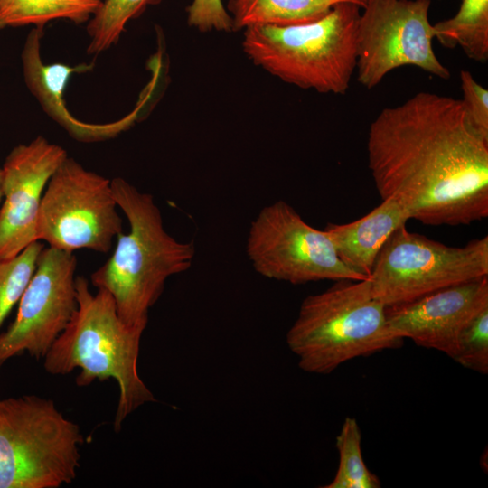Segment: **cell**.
<instances>
[{
  "instance_id": "1",
  "label": "cell",
  "mask_w": 488,
  "mask_h": 488,
  "mask_svg": "<svg viewBox=\"0 0 488 488\" xmlns=\"http://www.w3.org/2000/svg\"><path fill=\"white\" fill-rule=\"evenodd\" d=\"M368 166L382 200L427 225H467L488 216V141L461 99L420 91L384 108L367 137Z\"/></svg>"
},
{
  "instance_id": "2",
  "label": "cell",
  "mask_w": 488,
  "mask_h": 488,
  "mask_svg": "<svg viewBox=\"0 0 488 488\" xmlns=\"http://www.w3.org/2000/svg\"><path fill=\"white\" fill-rule=\"evenodd\" d=\"M77 308L62 333L43 357L52 375L80 370L76 384L116 380L119 389L114 429L139 407L156 399L137 371L140 343L146 325H128L117 314L112 296L104 289L94 294L89 280L75 278Z\"/></svg>"
},
{
  "instance_id": "3",
  "label": "cell",
  "mask_w": 488,
  "mask_h": 488,
  "mask_svg": "<svg viewBox=\"0 0 488 488\" xmlns=\"http://www.w3.org/2000/svg\"><path fill=\"white\" fill-rule=\"evenodd\" d=\"M110 184L130 230L117 237L113 254L91 274L90 283L112 296L125 324L147 325L149 310L167 279L192 267L195 245L179 241L166 231L150 193L139 192L121 177L110 180Z\"/></svg>"
},
{
  "instance_id": "4",
  "label": "cell",
  "mask_w": 488,
  "mask_h": 488,
  "mask_svg": "<svg viewBox=\"0 0 488 488\" xmlns=\"http://www.w3.org/2000/svg\"><path fill=\"white\" fill-rule=\"evenodd\" d=\"M361 7L335 5L317 21L243 30L242 49L257 66L286 83L320 93L345 94L357 63Z\"/></svg>"
},
{
  "instance_id": "5",
  "label": "cell",
  "mask_w": 488,
  "mask_h": 488,
  "mask_svg": "<svg viewBox=\"0 0 488 488\" xmlns=\"http://www.w3.org/2000/svg\"><path fill=\"white\" fill-rule=\"evenodd\" d=\"M386 308L368 278L335 281L303 300L286 333L287 347L302 371L323 375L352 359L399 348L403 340L391 333Z\"/></svg>"
},
{
  "instance_id": "6",
  "label": "cell",
  "mask_w": 488,
  "mask_h": 488,
  "mask_svg": "<svg viewBox=\"0 0 488 488\" xmlns=\"http://www.w3.org/2000/svg\"><path fill=\"white\" fill-rule=\"evenodd\" d=\"M83 442L80 426L52 399L0 397V488H59L71 483Z\"/></svg>"
},
{
  "instance_id": "7",
  "label": "cell",
  "mask_w": 488,
  "mask_h": 488,
  "mask_svg": "<svg viewBox=\"0 0 488 488\" xmlns=\"http://www.w3.org/2000/svg\"><path fill=\"white\" fill-rule=\"evenodd\" d=\"M488 276V237L449 247L400 226L381 248L368 277L386 307Z\"/></svg>"
},
{
  "instance_id": "8",
  "label": "cell",
  "mask_w": 488,
  "mask_h": 488,
  "mask_svg": "<svg viewBox=\"0 0 488 488\" xmlns=\"http://www.w3.org/2000/svg\"><path fill=\"white\" fill-rule=\"evenodd\" d=\"M117 207L110 180L68 156L43 192L38 240L68 252L87 249L108 253L123 230Z\"/></svg>"
},
{
  "instance_id": "9",
  "label": "cell",
  "mask_w": 488,
  "mask_h": 488,
  "mask_svg": "<svg viewBox=\"0 0 488 488\" xmlns=\"http://www.w3.org/2000/svg\"><path fill=\"white\" fill-rule=\"evenodd\" d=\"M246 253L259 275L293 285L368 278L340 258L324 230L310 226L282 200L263 207L251 221Z\"/></svg>"
},
{
  "instance_id": "10",
  "label": "cell",
  "mask_w": 488,
  "mask_h": 488,
  "mask_svg": "<svg viewBox=\"0 0 488 488\" xmlns=\"http://www.w3.org/2000/svg\"><path fill=\"white\" fill-rule=\"evenodd\" d=\"M431 0H367L357 26V80L368 89L391 70L415 66L440 79L451 73L433 50Z\"/></svg>"
},
{
  "instance_id": "11",
  "label": "cell",
  "mask_w": 488,
  "mask_h": 488,
  "mask_svg": "<svg viewBox=\"0 0 488 488\" xmlns=\"http://www.w3.org/2000/svg\"><path fill=\"white\" fill-rule=\"evenodd\" d=\"M76 268L73 252L42 249L15 318L0 333V369L24 352L35 359L46 355L77 308Z\"/></svg>"
},
{
  "instance_id": "12",
  "label": "cell",
  "mask_w": 488,
  "mask_h": 488,
  "mask_svg": "<svg viewBox=\"0 0 488 488\" xmlns=\"http://www.w3.org/2000/svg\"><path fill=\"white\" fill-rule=\"evenodd\" d=\"M68 157L65 149L38 136L12 149L1 168L0 260L38 240L37 221L44 189Z\"/></svg>"
},
{
  "instance_id": "13",
  "label": "cell",
  "mask_w": 488,
  "mask_h": 488,
  "mask_svg": "<svg viewBox=\"0 0 488 488\" xmlns=\"http://www.w3.org/2000/svg\"><path fill=\"white\" fill-rule=\"evenodd\" d=\"M485 306L488 276L387 307L386 316L395 336L453 358L462 330Z\"/></svg>"
},
{
  "instance_id": "14",
  "label": "cell",
  "mask_w": 488,
  "mask_h": 488,
  "mask_svg": "<svg viewBox=\"0 0 488 488\" xmlns=\"http://www.w3.org/2000/svg\"><path fill=\"white\" fill-rule=\"evenodd\" d=\"M42 35L43 27H34L25 39L21 53L24 82L44 112L70 136L80 142L107 140L127 130L138 119L139 107L125 117L107 124L87 123L73 117L64 101L65 88L73 73L90 70L93 64H45L41 55Z\"/></svg>"
},
{
  "instance_id": "15",
  "label": "cell",
  "mask_w": 488,
  "mask_h": 488,
  "mask_svg": "<svg viewBox=\"0 0 488 488\" xmlns=\"http://www.w3.org/2000/svg\"><path fill=\"white\" fill-rule=\"evenodd\" d=\"M410 220L408 211L395 200L385 199L365 216L324 229L340 258L369 277L376 258L389 238Z\"/></svg>"
},
{
  "instance_id": "16",
  "label": "cell",
  "mask_w": 488,
  "mask_h": 488,
  "mask_svg": "<svg viewBox=\"0 0 488 488\" xmlns=\"http://www.w3.org/2000/svg\"><path fill=\"white\" fill-rule=\"evenodd\" d=\"M367 0H229L227 11L233 31L253 25L288 26L309 23L324 17L337 4L364 6Z\"/></svg>"
},
{
  "instance_id": "17",
  "label": "cell",
  "mask_w": 488,
  "mask_h": 488,
  "mask_svg": "<svg viewBox=\"0 0 488 488\" xmlns=\"http://www.w3.org/2000/svg\"><path fill=\"white\" fill-rule=\"evenodd\" d=\"M434 35L447 48L460 46L478 62L488 59V0H462L457 13L433 24Z\"/></svg>"
},
{
  "instance_id": "18",
  "label": "cell",
  "mask_w": 488,
  "mask_h": 488,
  "mask_svg": "<svg viewBox=\"0 0 488 488\" xmlns=\"http://www.w3.org/2000/svg\"><path fill=\"white\" fill-rule=\"evenodd\" d=\"M101 0H0V29L35 25L64 19L76 24L88 22Z\"/></svg>"
},
{
  "instance_id": "19",
  "label": "cell",
  "mask_w": 488,
  "mask_h": 488,
  "mask_svg": "<svg viewBox=\"0 0 488 488\" xmlns=\"http://www.w3.org/2000/svg\"><path fill=\"white\" fill-rule=\"evenodd\" d=\"M161 0H101L89 20V54H99L115 45L127 23L138 17L148 5Z\"/></svg>"
},
{
  "instance_id": "20",
  "label": "cell",
  "mask_w": 488,
  "mask_h": 488,
  "mask_svg": "<svg viewBox=\"0 0 488 488\" xmlns=\"http://www.w3.org/2000/svg\"><path fill=\"white\" fill-rule=\"evenodd\" d=\"M361 432L357 420L347 417L336 437L339 465L333 480L324 488H379L380 482L366 466L361 453Z\"/></svg>"
},
{
  "instance_id": "21",
  "label": "cell",
  "mask_w": 488,
  "mask_h": 488,
  "mask_svg": "<svg viewBox=\"0 0 488 488\" xmlns=\"http://www.w3.org/2000/svg\"><path fill=\"white\" fill-rule=\"evenodd\" d=\"M43 244L34 241L17 256L0 260V328L19 303L36 267Z\"/></svg>"
},
{
  "instance_id": "22",
  "label": "cell",
  "mask_w": 488,
  "mask_h": 488,
  "mask_svg": "<svg viewBox=\"0 0 488 488\" xmlns=\"http://www.w3.org/2000/svg\"><path fill=\"white\" fill-rule=\"evenodd\" d=\"M462 366L488 372V306L480 310L462 330L452 358Z\"/></svg>"
},
{
  "instance_id": "23",
  "label": "cell",
  "mask_w": 488,
  "mask_h": 488,
  "mask_svg": "<svg viewBox=\"0 0 488 488\" xmlns=\"http://www.w3.org/2000/svg\"><path fill=\"white\" fill-rule=\"evenodd\" d=\"M463 98L468 121L474 131L488 141V91L468 70L460 71Z\"/></svg>"
},
{
  "instance_id": "24",
  "label": "cell",
  "mask_w": 488,
  "mask_h": 488,
  "mask_svg": "<svg viewBox=\"0 0 488 488\" xmlns=\"http://www.w3.org/2000/svg\"><path fill=\"white\" fill-rule=\"evenodd\" d=\"M187 14L188 24L200 32L233 31L231 16L221 0H192Z\"/></svg>"
},
{
  "instance_id": "25",
  "label": "cell",
  "mask_w": 488,
  "mask_h": 488,
  "mask_svg": "<svg viewBox=\"0 0 488 488\" xmlns=\"http://www.w3.org/2000/svg\"><path fill=\"white\" fill-rule=\"evenodd\" d=\"M3 198L2 190H1V168H0V202Z\"/></svg>"
}]
</instances>
